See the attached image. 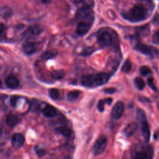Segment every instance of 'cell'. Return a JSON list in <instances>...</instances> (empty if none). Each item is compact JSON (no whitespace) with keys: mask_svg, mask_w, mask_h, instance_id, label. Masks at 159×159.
<instances>
[{"mask_svg":"<svg viewBox=\"0 0 159 159\" xmlns=\"http://www.w3.org/2000/svg\"><path fill=\"white\" fill-rule=\"evenodd\" d=\"M140 121L141 122V130H142V133L143 137H144L145 140L147 142H148L149 141L150 137V126L148 125V123L147 122L146 117L140 119Z\"/></svg>","mask_w":159,"mask_h":159,"instance_id":"obj_9","label":"cell"},{"mask_svg":"<svg viewBox=\"0 0 159 159\" xmlns=\"http://www.w3.org/2000/svg\"><path fill=\"white\" fill-rule=\"evenodd\" d=\"M109 79V75L106 73H99L93 75V86H98L105 84Z\"/></svg>","mask_w":159,"mask_h":159,"instance_id":"obj_6","label":"cell"},{"mask_svg":"<svg viewBox=\"0 0 159 159\" xmlns=\"http://www.w3.org/2000/svg\"><path fill=\"white\" fill-rule=\"evenodd\" d=\"M25 142L24 136L20 133L14 134L11 138V143L12 146L15 148H20L21 147Z\"/></svg>","mask_w":159,"mask_h":159,"instance_id":"obj_10","label":"cell"},{"mask_svg":"<svg viewBox=\"0 0 159 159\" xmlns=\"http://www.w3.org/2000/svg\"><path fill=\"white\" fill-rule=\"evenodd\" d=\"M18 97L16 96H12L11 98V104L12 106L15 107L16 106V104H17V101L18 100Z\"/></svg>","mask_w":159,"mask_h":159,"instance_id":"obj_31","label":"cell"},{"mask_svg":"<svg viewBox=\"0 0 159 159\" xmlns=\"http://www.w3.org/2000/svg\"><path fill=\"white\" fill-rule=\"evenodd\" d=\"M152 42L157 45H159V30H157L152 37Z\"/></svg>","mask_w":159,"mask_h":159,"instance_id":"obj_30","label":"cell"},{"mask_svg":"<svg viewBox=\"0 0 159 159\" xmlns=\"http://www.w3.org/2000/svg\"><path fill=\"white\" fill-rule=\"evenodd\" d=\"M137 127L138 126L136 122H132L124 127L123 130V134L125 136L129 137L133 135L136 132Z\"/></svg>","mask_w":159,"mask_h":159,"instance_id":"obj_11","label":"cell"},{"mask_svg":"<svg viewBox=\"0 0 159 159\" xmlns=\"http://www.w3.org/2000/svg\"><path fill=\"white\" fill-rule=\"evenodd\" d=\"M134 83L135 84V86L139 89V90H142L145 86V83L143 81V80L140 78V77H137L134 80Z\"/></svg>","mask_w":159,"mask_h":159,"instance_id":"obj_18","label":"cell"},{"mask_svg":"<svg viewBox=\"0 0 159 159\" xmlns=\"http://www.w3.org/2000/svg\"><path fill=\"white\" fill-rule=\"evenodd\" d=\"M140 73L142 75V76H147L149 74H150L152 73V71L150 70V68H148L147 66H142L140 68L139 70Z\"/></svg>","mask_w":159,"mask_h":159,"instance_id":"obj_25","label":"cell"},{"mask_svg":"<svg viewBox=\"0 0 159 159\" xmlns=\"http://www.w3.org/2000/svg\"><path fill=\"white\" fill-rule=\"evenodd\" d=\"M131 68H132L131 61L129 60H126L122 65V71L124 73H128L131 70Z\"/></svg>","mask_w":159,"mask_h":159,"instance_id":"obj_24","label":"cell"},{"mask_svg":"<svg viewBox=\"0 0 159 159\" xmlns=\"http://www.w3.org/2000/svg\"><path fill=\"white\" fill-rule=\"evenodd\" d=\"M80 92L79 91H72L68 93L67 94V99L69 101H75L80 96Z\"/></svg>","mask_w":159,"mask_h":159,"instance_id":"obj_20","label":"cell"},{"mask_svg":"<svg viewBox=\"0 0 159 159\" xmlns=\"http://www.w3.org/2000/svg\"><path fill=\"white\" fill-rule=\"evenodd\" d=\"M107 138L104 135L99 137L94 142L92 148L93 153L94 155H99L101 154L106 149L107 146Z\"/></svg>","mask_w":159,"mask_h":159,"instance_id":"obj_3","label":"cell"},{"mask_svg":"<svg viewBox=\"0 0 159 159\" xmlns=\"http://www.w3.org/2000/svg\"><path fill=\"white\" fill-rule=\"evenodd\" d=\"M104 91L107 94H112V93H114V92H116V89L113 88H109L104 89Z\"/></svg>","mask_w":159,"mask_h":159,"instance_id":"obj_32","label":"cell"},{"mask_svg":"<svg viewBox=\"0 0 159 159\" xmlns=\"http://www.w3.org/2000/svg\"><path fill=\"white\" fill-rule=\"evenodd\" d=\"M41 28L38 25H34L32 26H30L28 28V29L26 31V33L28 35H35L40 33L41 32Z\"/></svg>","mask_w":159,"mask_h":159,"instance_id":"obj_16","label":"cell"},{"mask_svg":"<svg viewBox=\"0 0 159 159\" xmlns=\"http://www.w3.org/2000/svg\"><path fill=\"white\" fill-rule=\"evenodd\" d=\"M147 11L145 6L141 4L135 5L130 11L122 13L124 19L131 22H139L146 19Z\"/></svg>","mask_w":159,"mask_h":159,"instance_id":"obj_1","label":"cell"},{"mask_svg":"<svg viewBox=\"0 0 159 159\" xmlns=\"http://www.w3.org/2000/svg\"><path fill=\"white\" fill-rule=\"evenodd\" d=\"M57 55V52L56 50H50L43 53L42 55V58L45 60L50 59L55 57Z\"/></svg>","mask_w":159,"mask_h":159,"instance_id":"obj_19","label":"cell"},{"mask_svg":"<svg viewBox=\"0 0 159 159\" xmlns=\"http://www.w3.org/2000/svg\"><path fill=\"white\" fill-rule=\"evenodd\" d=\"M49 95L53 99H57L59 97V93L57 89L52 88L49 90Z\"/></svg>","mask_w":159,"mask_h":159,"instance_id":"obj_26","label":"cell"},{"mask_svg":"<svg viewBox=\"0 0 159 159\" xmlns=\"http://www.w3.org/2000/svg\"><path fill=\"white\" fill-rule=\"evenodd\" d=\"M94 51V49L93 47H87L85 49L83 50L81 55L83 56H89L90 54H91Z\"/></svg>","mask_w":159,"mask_h":159,"instance_id":"obj_28","label":"cell"},{"mask_svg":"<svg viewBox=\"0 0 159 159\" xmlns=\"http://www.w3.org/2000/svg\"><path fill=\"white\" fill-rule=\"evenodd\" d=\"M106 103V99H101L100 100L97 105V107L98 109V110L100 112H103L104 109V104Z\"/></svg>","mask_w":159,"mask_h":159,"instance_id":"obj_27","label":"cell"},{"mask_svg":"<svg viewBox=\"0 0 159 159\" xmlns=\"http://www.w3.org/2000/svg\"><path fill=\"white\" fill-rule=\"evenodd\" d=\"M42 1L43 2V3H48L49 2V0H42Z\"/></svg>","mask_w":159,"mask_h":159,"instance_id":"obj_36","label":"cell"},{"mask_svg":"<svg viewBox=\"0 0 159 159\" xmlns=\"http://www.w3.org/2000/svg\"><path fill=\"white\" fill-rule=\"evenodd\" d=\"M1 80L0 79V87H1Z\"/></svg>","mask_w":159,"mask_h":159,"instance_id":"obj_37","label":"cell"},{"mask_svg":"<svg viewBox=\"0 0 159 159\" xmlns=\"http://www.w3.org/2000/svg\"><path fill=\"white\" fill-rule=\"evenodd\" d=\"M37 153L39 157H42L45 155V151L43 149H39L37 150Z\"/></svg>","mask_w":159,"mask_h":159,"instance_id":"obj_33","label":"cell"},{"mask_svg":"<svg viewBox=\"0 0 159 159\" xmlns=\"http://www.w3.org/2000/svg\"><path fill=\"white\" fill-rule=\"evenodd\" d=\"M43 114L47 117H53L57 113L55 108L51 105H47L42 111Z\"/></svg>","mask_w":159,"mask_h":159,"instance_id":"obj_14","label":"cell"},{"mask_svg":"<svg viewBox=\"0 0 159 159\" xmlns=\"http://www.w3.org/2000/svg\"><path fill=\"white\" fill-rule=\"evenodd\" d=\"M148 157H149L148 152L144 150H140V151L137 152L134 154V158L136 159H144Z\"/></svg>","mask_w":159,"mask_h":159,"instance_id":"obj_23","label":"cell"},{"mask_svg":"<svg viewBox=\"0 0 159 159\" xmlns=\"http://www.w3.org/2000/svg\"><path fill=\"white\" fill-rule=\"evenodd\" d=\"M6 84L9 88L14 89L19 86V80L16 76L10 75L6 80Z\"/></svg>","mask_w":159,"mask_h":159,"instance_id":"obj_13","label":"cell"},{"mask_svg":"<svg viewBox=\"0 0 159 159\" xmlns=\"http://www.w3.org/2000/svg\"><path fill=\"white\" fill-rule=\"evenodd\" d=\"M135 48L136 50L140 52V53L150 56L151 57H155L158 55V50L152 46L145 45L143 43L138 42L135 45Z\"/></svg>","mask_w":159,"mask_h":159,"instance_id":"obj_4","label":"cell"},{"mask_svg":"<svg viewBox=\"0 0 159 159\" xmlns=\"http://www.w3.org/2000/svg\"><path fill=\"white\" fill-rule=\"evenodd\" d=\"M5 30V26L3 24H0V37Z\"/></svg>","mask_w":159,"mask_h":159,"instance_id":"obj_34","label":"cell"},{"mask_svg":"<svg viewBox=\"0 0 159 159\" xmlns=\"http://www.w3.org/2000/svg\"><path fill=\"white\" fill-rule=\"evenodd\" d=\"M147 83L148 84V86L152 88V89H153V91H157V88L154 83V81H153V78L150 77V78H148V80H147Z\"/></svg>","mask_w":159,"mask_h":159,"instance_id":"obj_29","label":"cell"},{"mask_svg":"<svg viewBox=\"0 0 159 159\" xmlns=\"http://www.w3.org/2000/svg\"><path fill=\"white\" fill-rule=\"evenodd\" d=\"M124 110V104L121 101H118L113 106L111 111V116L114 119H119L121 117Z\"/></svg>","mask_w":159,"mask_h":159,"instance_id":"obj_8","label":"cell"},{"mask_svg":"<svg viewBox=\"0 0 159 159\" xmlns=\"http://www.w3.org/2000/svg\"><path fill=\"white\" fill-rule=\"evenodd\" d=\"M22 48H23L24 52L27 55H31L35 53L36 51L35 44V43L32 42H28L25 43L23 45Z\"/></svg>","mask_w":159,"mask_h":159,"instance_id":"obj_12","label":"cell"},{"mask_svg":"<svg viewBox=\"0 0 159 159\" xmlns=\"http://www.w3.org/2000/svg\"><path fill=\"white\" fill-rule=\"evenodd\" d=\"M6 123L9 127H14L18 123V118L15 115L10 114L6 117Z\"/></svg>","mask_w":159,"mask_h":159,"instance_id":"obj_15","label":"cell"},{"mask_svg":"<svg viewBox=\"0 0 159 159\" xmlns=\"http://www.w3.org/2000/svg\"><path fill=\"white\" fill-rule=\"evenodd\" d=\"M12 14V11L11 8L8 7H4L1 9V15L4 18H7L11 17Z\"/></svg>","mask_w":159,"mask_h":159,"instance_id":"obj_21","label":"cell"},{"mask_svg":"<svg viewBox=\"0 0 159 159\" xmlns=\"http://www.w3.org/2000/svg\"><path fill=\"white\" fill-rule=\"evenodd\" d=\"M93 15V13L91 8L88 5H84L76 13V19L81 20Z\"/></svg>","mask_w":159,"mask_h":159,"instance_id":"obj_7","label":"cell"},{"mask_svg":"<svg viewBox=\"0 0 159 159\" xmlns=\"http://www.w3.org/2000/svg\"><path fill=\"white\" fill-rule=\"evenodd\" d=\"M56 131L66 137H70L71 135V130L66 126L58 127L56 129Z\"/></svg>","mask_w":159,"mask_h":159,"instance_id":"obj_17","label":"cell"},{"mask_svg":"<svg viewBox=\"0 0 159 159\" xmlns=\"http://www.w3.org/2000/svg\"><path fill=\"white\" fill-rule=\"evenodd\" d=\"M112 36L111 34L106 31H101L98 35V43L102 47H107L111 45Z\"/></svg>","mask_w":159,"mask_h":159,"instance_id":"obj_5","label":"cell"},{"mask_svg":"<svg viewBox=\"0 0 159 159\" xmlns=\"http://www.w3.org/2000/svg\"><path fill=\"white\" fill-rule=\"evenodd\" d=\"M94 20V16H91L86 19L81 20L76 27V34L80 36H83L88 32L91 26L93 25Z\"/></svg>","mask_w":159,"mask_h":159,"instance_id":"obj_2","label":"cell"},{"mask_svg":"<svg viewBox=\"0 0 159 159\" xmlns=\"http://www.w3.org/2000/svg\"><path fill=\"white\" fill-rule=\"evenodd\" d=\"M71 1L75 4H78L83 1V0H71Z\"/></svg>","mask_w":159,"mask_h":159,"instance_id":"obj_35","label":"cell"},{"mask_svg":"<svg viewBox=\"0 0 159 159\" xmlns=\"http://www.w3.org/2000/svg\"><path fill=\"white\" fill-rule=\"evenodd\" d=\"M52 76L53 78L56 80H60L63 78V76H65V71L63 70H54L52 73Z\"/></svg>","mask_w":159,"mask_h":159,"instance_id":"obj_22","label":"cell"}]
</instances>
